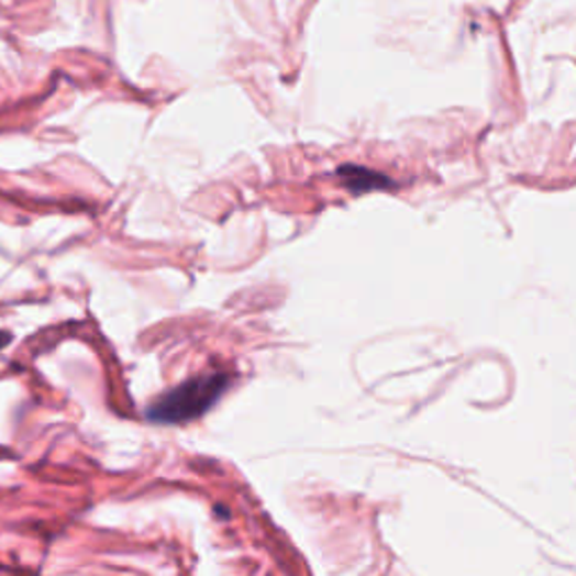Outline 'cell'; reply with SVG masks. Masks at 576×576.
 <instances>
[{"label":"cell","instance_id":"cell-1","mask_svg":"<svg viewBox=\"0 0 576 576\" xmlns=\"http://www.w3.org/2000/svg\"><path fill=\"white\" fill-rule=\"evenodd\" d=\"M228 378L223 374L199 376L185 380L182 386L163 395L152 408L149 419L158 423H180L206 414L223 395Z\"/></svg>","mask_w":576,"mask_h":576},{"label":"cell","instance_id":"cell-3","mask_svg":"<svg viewBox=\"0 0 576 576\" xmlns=\"http://www.w3.org/2000/svg\"><path fill=\"white\" fill-rule=\"evenodd\" d=\"M8 341H10V339H8V333H0V347H3Z\"/></svg>","mask_w":576,"mask_h":576},{"label":"cell","instance_id":"cell-2","mask_svg":"<svg viewBox=\"0 0 576 576\" xmlns=\"http://www.w3.org/2000/svg\"><path fill=\"white\" fill-rule=\"evenodd\" d=\"M341 176L347 178V185L354 191H367L374 187V182H380V176H374L367 169H356V167H343Z\"/></svg>","mask_w":576,"mask_h":576}]
</instances>
